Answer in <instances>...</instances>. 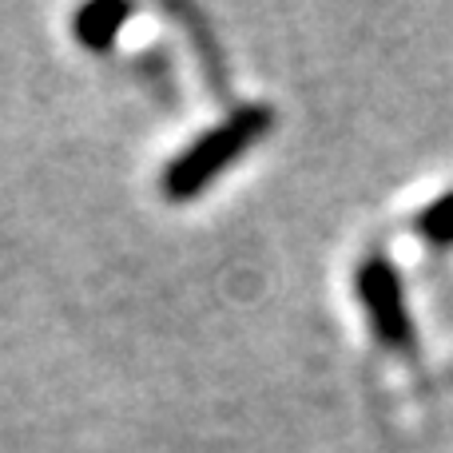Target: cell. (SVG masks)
Returning a JSON list of instances; mask_svg holds the SVG:
<instances>
[{
    "label": "cell",
    "mask_w": 453,
    "mask_h": 453,
    "mask_svg": "<svg viewBox=\"0 0 453 453\" xmlns=\"http://www.w3.org/2000/svg\"><path fill=\"white\" fill-rule=\"evenodd\" d=\"M274 124V111L263 104H242L231 116H223L211 132L191 140L172 164L159 172V196L167 203H191L199 199L231 164H239Z\"/></svg>",
    "instance_id": "obj_1"
},
{
    "label": "cell",
    "mask_w": 453,
    "mask_h": 453,
    "mask_svg": "<svg viewBox=\"0 0 453 453\" xmlns=\"http://www.w3.org/2000/svg\"><path fill=\"white\" fill-rule=\"evenodd\" d=\"M358 298L366 303L374 334L398 354H410L414 346V326H410L406 303H402V282L386 258H366L358 266Z\"/></svg>",
    "instance_id": "obj_2"
},
{
    "label": "cell",
    "mask_w": 453,
    "mask_h": 453,
    "mask_svg": "<svg viewBox=\"0 0 453 453\" xmlns=\"http://www.w3.org/2000/svg\"><path fill=\"white\" fill-rule=\"evenodd\" d=\"M127 20H132V4L96 0V4H84L76 16H72V36H76L88 52H108Z\"/></svg>",
    "instance_id": "obj_3"
},
{
    "label": "cell",
    "mask_w": 453,
    "mask_h": 453,
    "mask_svg": "<svg viewBox=\"0 0 453 453\" xmlns=\"http://www.w3.org/2000/svg\"><path fill=\"white\" fill-rule=\"evenodd\" d=\"M418 231H422L430 242H438V247H449L453 242V196L438 199V203L418 219Z\"/></svg>",
    "instance_id": "obj_4"
}]
</instances>
